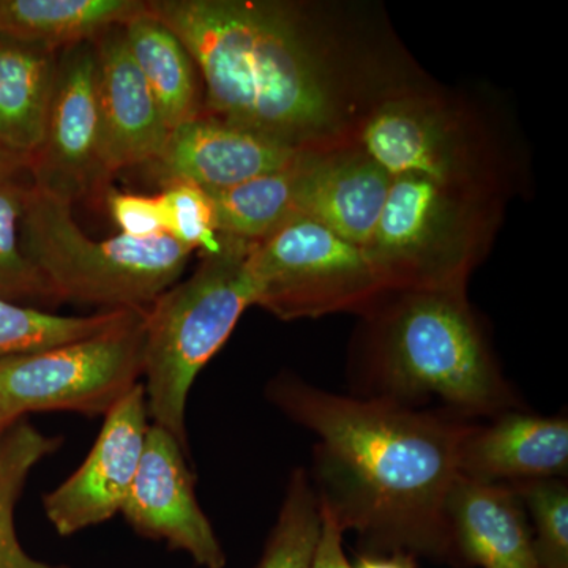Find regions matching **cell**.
Returning a JSON list of instances; mask_svg holds the SVG:
<instances>
[{
  "label": "cell",
  "instance_id": "obj_5",
  "mask_svg": "<svg viewBox=\"0 0 568 568\" xmlns=\"http://www.w3.org/2000/svg\"><path fill=\"white\" fill-rule=\"evenodd\" d=\"M222 242V250L205 254L190 278L145 308L142 387L149 418L186 452V402L194 381L254 305L246 268L250 244L226 237Z\"/></svg>",
  "mask_w": 568,
  "mask_h": 568
},
{
  "label": "cell",
  "instance_id": "obj_4",
  "mask_svg": "<svg viewBox=\"0 0 568 568\" xmlns=\"http://www.w3.org/2000/svg\"><path fill=\"white\" fill-rule=\"evenodd\" d=\"M366 354L395 394L467 410L499 405L503 384L465 291H388L365 310Z\"/></svg>",
  "mask_w": 568,
  "mask_h": 568
},
{
  "label": "cell",
  "instance_id": "obj_2",
  "mask_svg": "<svg viewBox=\"0 0 568 568\" xmlns=\"http://www.w3.org/2000/svg\"><path fill=\"white\" fill-rule=\"evenodd\" d=\"M268 396L320 440V500L343 530L422 551L446 547L448 496L473 428L384 399L328 394L294 377H278Z\"/></svg>",
  "mask_w": 568,
  "mask_h": 568
},
{
  "label": "cell",
  "instance_id": "obj_8",
  "mask_svg": "<svg viewBox=\"0 0 568 568\" xmlns=\"http://www.w3.org/2000/svg\"><path fill=\"white\" fill-rule=\"evenodd\" d=\"M145 308L102 334L0 361V418L29 413L106 416L142 377Z\"/></svg>",
  "mask_w": 568,
  "mask_h": 568
},
{
  "label": "cell",
  "instance_id": "obj_26",
  "mask_svg": "<svg viewBox=\"0 0 568 568\" xmlns=\"http://www.w3.org/2000/svg\"><path fill=\"white\" fill-rule=\"evenodd\" d=\"M164 234L186 248L204 250L205 254L222 250V237L215 230L211 197L192 183H171L159 194Z\"/></svg>",
  "mask_w": 568,
  "mask_h": 568
},
{
  "label": "cell",
  "instance_id": "obj_19",
  "mask_svg": "<svg viewBox=\"0 0 568 568\" xmlns=\"http://www.w3.org/2000/svg\"><path fill=\"white\" fill-rule=\"evenodd\" d=\"M59 54L0 37V141L28 159L43 141Z\"/></svg>",
  "mask_w": 568,
  "mask_h": 568
},
{
  "label": "cell",
  "instance_id": "obj_21",
  "mask_svg": "<svg viewBox=\"0 0 568 568\" xmlns=\"http://www.w3.org/2000/svg\"><path fill=\"white\" fill-rule=\"evenodd\" d=\"M297 156L280 170L257 175L237 185L205 190L211 197L215 230L220 237L256 244L297 216Z\"/></svg>",
  "mask_w": 568,
  "mask_h": 568
},
{
  "label": "cell",
  "instance_id": "obj_32",
  "mask_svg": "<svg viewBox=\"0 0 568 568\" xmlns=\"http://www.w3.org/2000/svg\"><path fill=\"white\" fill-rule=\"evenodd\" d=\"M9 424V422H3L2 418H0V426Z\"/></svg>",
  "mask_w": 568,
  "mask_h": 568
},
{
  "label": "cell",
  "instance_id": "obj_30",
  "mask_svg": "<svg viewBox=\"0 0 568 568\" xmlns=\"http://www.w3.org/2000/svg\"><path fill=\"white\" fill-rule=\"evenodd\" d=\"M22 173H29L28 156L11 151L0 141V183L18 181Z\"/></svg>",
  "mask_w": 568,
  "mask_h": 568
},
{
  "label": "cell",
  "instance_id": "obj_12",
  "mask_svg": "<svg viewBox=\"0 0 568 568\" xmlns=\"http://www.w3.org/2000/svg\"><path fill=\"white\" fill-rule=\"evenodd\" d=\"M186 454L173 435L151 424L121 514L140 536L186 552L200 567L224 568L226 556L194 495Z\"/></svg>",
  "mask_w": 568,
  "mask_h": 568
},
{
  "label": "cell",
  "instance_id": "obj_18",
  "mask_svg": "<svg viewBox=\"0 0 568 568\" xmlns=\"http://www.w3.org/2000/svg\"><path fill=\"white\" fill-rule=\"evenodd\" d=\"M148 11L142 0H0V37L62 51Z\"/></svg>",
  "mask_w": 568,
  "mask_h": 568
},
{
  "label": "cell",
  "instance_id": "obj_20",
  "mask_svg": "<svg viewBox=\"0 0 568 568\" xmlns=\"http://www.w3.org/2000/svg\"><path fill=\"white\" fill-rule=\"evenodd\" d=\"M129 50L163 112L170 130L204 114L200 70L185 44L148 13L122 26Z\"/></svg>",
  "mask_w": 568,
  "mask_h": 568
},
{
  "label": "cell",
  "instance_id": "obj_13",
  "mask_svg": "<svg viewBox=\"0 0 568 568\" xmlns=\"http://www.w3.org/2000/svg\"><path fill=\"white\" fill-rule=\"evenodd\" d=\"M390 185V175L357 144L301 152L295 160V212L366 248Z\"/></svg>",
  "mask_w": 568,
  "mask_h": 568
},
{
  "label": "cell",
  "instance_id": "obj_16",
  "mask_svg": "<svg viewBox=\"0 0 568 568\" xmlns=\"http://www.w3.org/2000/svg\"><path fill=\"white\" fill-rule=\"evenodd\" d=\"M567 466L566 420L508 414L491 428L470 432L463 446L459 474L484 484L503 478L547 480L566 473Z\"/></svg>",
  "mask_w": 568,
  "mask_h": 568
},
{
  "label": "cell",
  "instance_id": "obj_3",
  "mask_svg": "<svg viewBox=\"0 0 568 568\" xmlns=\"http://www.w3.org/2000/svg\"><path fill=\"white\" fill-rule=\"evenodd\" d=\"M355 144L392 179L414 175L506 201L523 183L521 163L499 121L428 78L376 104Z\"/></svg>",
  "mask_w": 568,
  "mask_h": 568
},
{
  "label": "cell",
  "instance_id": "obj_22",
  "mask_svg": "<svg viewBox=\"0 0 568 568\" xmlns=\"http://www.w3.org/2000/svg\"><path fill=\"white\" fill-rule=\"evenodd\" d=\"M61 436L41 433L24 417L0 426V568H69L32 558L18 540L14 506L26 480L62 446Z\"/></svg>",
  "mask_w": 568,
  "mask_h": 568
},
{
  "label": "cell",
  "instance_id": "obj_24",
  "mask_svg": "<svg viewBox=\"0 0 568 568\" xmlns=\"http://www.w3.org/2000/svg\"><path fill=\"white\" fill-rule=\"evenodd\" d=\"M320 500L302 470L291 477L282 510L257 568H312L320 538Z\"/></svg>",
  "mask_w": 568,
  "mask_h": 568
},
{
  "label": "cell",
  "instance_id": "obj_23",
  "mask_svg": "<svg viewBox=\"0 0 568 568\" xmlns=\"http://www.w3.org/2000/svg\"><path fill=\"white\" fill-rule=\"evenodd\" d=\"M133 308L103 310L89 316H61L0 297V361L67 345L102 334Z\"/></svg>",
  "mask_w": 568,
  "mask_h": 568
},
{
  "label": "cell",
  "instance_id": "obj_15",
  "mask_svg": "<svg viewBox=\"0 0 568 568\" xmlns=\"http://www.w3.org/2000/svg\"><path fill=\"white\" fill-rule=\"evenodd\" d=\"M93 44L103 159L111 178L125 168L151 164L162 152L171 130L133 61L123 29L104 32Z\"/></svg>",
  "mask_w": 568,
  "mask_h": 568
},
{
  "label": "cell",
  "instance_id": "obj_31",
  "mask_svg": "<svg viewBox=\"0 0 568 568\" xmlns=\"http://www.w3.org/2000/svg\"><path fill=\"white\" fill-rule=\"evenodd\" d=\"M355 568H407L398 560L364 559Z\"/></svg>",
  "mask_w": 568,
  "mask_h": 568
},
{
  "label": "cell",
  "instance_id": "obj_29",
  "mask_svg": "<svg viewBox=\"0 0 568 568\" xmlns=\"http://www.w3.org/2000/svg\"><path fill=\"white\" fill-rule=\"evenodd\" d=\"M320 500V499H317ZM321 529L317 538L312 568H353L347 562L343 551L342 526L338 525L334 514L320 500Z\"/></svg>",
  "mask_w": 568,
  "mask_h": 568
},
{
  "label": "cell",
  "instance_id": "obj_10",
  "mask_svg": "<svg viewBox=\"0 0 568 568\" xmlns=\"http://www.w3.org/2000/svg\"><path fill=\"white\" fill-rule=\"evenodd\" d=\"M33 189L73 205L102 192L108 175L97 92L93 41L59 54L47 129L29 159Z\"/></svg>",
  "mask_w": 568,
  "mask_h": 568
},
{
  "label": "cell",
  "instance_id": "obj_1",
  "mask_svg": "<svg viewBox=\"0 0 568 568\" xmlns=\"http://www.w3.org/2000/svg\"><path fill=\"white\" fill-rule=\"evenodd\" d=\"M149 9L192 54L204 114L298 152L355 144L376 104L426 78L372 6L152 0Z\"/></svg>",
  "mask_w": 568,
  "mask_h": 568
},
{
  "label": "cell",
  "instance_id": "obj_27",
  "mask_svg": "<svg viewBox=\"0 0 568 568\" xmlns=\"http://www.w3.org/2000/svg\"><path fill=\"white\" fill-rule=\"evenodd\" d=\"M537 526L534 544L541 568H568V491L559 481L530 480L518 489Z\"/></svg>",
  "mask_w": 568,
  "mask_h": 568
},
{
  "label": "cell",
  "instance_id": "obj_17",
  "mask_svg": "<svg viewBox=\"0 0 568 568\" xmlns=\"http://www.w3.org/2000/svg\"><path fill=\"white\" fill-rule=\"evenodd\" d=\"M459 547L485 568H541L514 491L459 476L447 503Z\"/></svg>",
  "mask_w": 568,
  "mask_h": 568
},
{
  "label": "cell",
  "instance_id": "obj_28",
  "mask_svg": "<svg viewBox=\"0 0 568 568\" xmlns=\"http://www.w3.org/2000/svg\"><path fill=\"white\" fill-rule=\"evenodd\" d=\"M112 220L125 237L151 241L164 235L162 209L159 196L134 193H112L108 197Z\"/></svg>",
  "mask_w": 568,
  "mask_h": 568
},
{
  "label": "cell",
  "instance_id": "obj_7",
  "mask_svg": "<svg viewBox=\"0 0 568 568\" xmlns=\"http://www.w3.org/2000/svg\"><path fill=\"white\" fill-rule=\"evenodd\" d=\"M21 245L54 302L104 310L148 308L179 282L193 253L166 234L151 241L122 234L93 241L78 226L70 204L32 185L26 193Z\"/></svg>",
  "mask_w": 568,
  "mask_h": 568
},
{
  "label": "cell",
  "instance_id": "obj_9",
  "mask_svg": "<svg viewBox=\"0 0 568 568\" xmlns=\"http://www.w3.org/2000/svg\"><path fill=\"white\" fill-rule=\"evenodd\" d=\"M246 268L254 305L283 321L364 313L386 293L364 246L304 216L250 244Z\"/></svg>",
  "mask_w": 568,
  "mask_h": 568
},
{
  "label": "cell",
  "instance_id": "obj_6",
  "mask_svg": "<svg viewBox=\"0 0 568 568\" xmlns=\"http://www.w3.org/2000/svg\"><path fill=\"white\" fill-rule=\"evenodd\" d=\"M506 203L414 175L392 179L365 248L386 293L465 291L495 242Z\"/></svg>",
  "mask_w": 568,
  "mask_h": 568
},
{
  "label": "cell",
  "instance_id": "obj_14",
  "mask_svg": "<svg viewBox=\"0 0 568 568\" xmlns=\"http://www.w3.org/2000/svg\"><path fill=\"white\" fill-rule=\"evenodd\" d=\"M298 151L264 134L203 114L171 130L149 166L163 182L227 189L293 162Z\"/></svg>",
  "mask_w": 568,
  "mask_h": 568
},
{
  "label": "cell",
  "instance_id": "obj_25",
  "mask_svg": "<svg viewBox=\"0 0 568 568\" xmlns=\"http://www.w3.org/2000/svg\"><path fill=\"white\" fill-rule=\"evenodd\" d=\"M28 189L18 181L0 183V297L52 304L47 283L22 252L21 219Z\"/></svg>",
  "mask_w": 568,
  "mask_h": 568
},
{
  "label": "cell",
  "instance_id": "obj_11",
  "mask_svg": "<svg viewBox=\"0 0 568 568\" xmlns=\"http://www.w3.org/2000/svg\"><path fill=\"white\" fill-rule=\"evenodd\" d=\"M149 426L148 399L138 384L104 416L82 465L44 495V514L59 536H74L121 514L140 469Z\"/></svg>",
  "mask_w": 568,
  "mask_h": 568
}]
</instances>
